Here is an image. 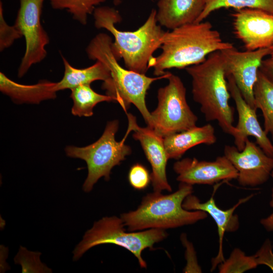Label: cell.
<instances>
[{
  "label": "cell",
  "instance_id": "cell-10",
  "mask_svg": "<svg viewBox=\"0 0 273 273\" xmlns=\"http://www.w3.org/2000/svg\"><path fill=\"white\" fill-rule=\"evenodd\" d=\"M272 51L273 46L244 52L237 50L234 47L220 51L226 76H232L245 101L256 110L253 95L254 86L263 59L270 55Z\"/></svg>",
  "mask_w": 273,
  "mask_h": 273
},
{
  "label": "cell",
  "instance_id": "cell-32",
  "mask_svg": "<svg viewBox=\"0 0 273 273\" xmlns=\"http://www.w3.org/2000/svg\"><path fill=\"white\" fill-rule=\"evenodd\" d=\"M151 1H155V0H151ZM122 2V0H113V3L114 4V5L115 6H118L119 5V4H121Z\"/></svg>",
  "mask_w": 273,
  "mask_h": 273
},
{
  "label": "cell",
  "instance_id": "cell-17",
  "mask_svg": "<svg viewBox=\"0 0 273 273\" xmlns=\"http://www.w3.org/2000/svg\"><path fill=\"white\" fill-rule=\"evenodd\" d=\"M205 0H158L156 18L170 30L195 23L202 12Z\"/></svg>",
  "mask_w": 273,
  "mask_h": 273
},
{
  "label": "cell",
  "instance_id": "cell-13",
  "mask_svg": "<svg viewBox=\"0 0 273 273\" xmlns=\"http://www.w3.org/2000/svg\"><path fill=\"white\" fill-rule=\"evenodd\" d=\"M177 180L191 185H213L221 181L237 179L238 172L224 156L212 161L185 158L175 162L173 166Z\"/></svg>",
  "mask_w": 273,
  "mask_h": 273
},
{
  "label": "cell",
  "instance_id": "cell-30",
  "mask_svg": "<svg viewBox=\"0 0 273 273\" xmlns=\"http://www.w3.org/2000/svg\"><path fill=\"white\" fill-rule=\"evenodd\" d=\"M271 177L273 179V171L271 174ZM270 206L273 209V187L271 189V200L269 202ZM261 225L267 232L273 231V211L267 217L262 218L260 221Z\"/></svg>",
  "mask_w": 273,
  "mask_h": 273
},
{
  "label": "cell",
  "instance_id": "cell-6",
  "mask_svg": "<svg viewBox=\"0 0 273 273\" xmlns=\"http://www.w3.org/2000/svg\"><path fill=\"white\" fill-rule=\"evenodd\" d=\"M121 218L116 216L103 217L94 222L81 241L73 250V260L77 261L89 249L96 246L112 244L125 248L137 258L141 268L147 267L142 256L147 248L153 249L154 244L165 239V230L150 229L140 231L127 232Z\"/></svg>",
  "mask_w": 273,
  "mask_h": 273
},
{
  "label": "cell",
  "instance_id": "cell-7",
  "mask_svg": "<svg viewBox=\"0 0 273 273\" xmlns=\"http://www.w3.org/2000/svg\"><path fill=\"white\" fill-rule=\"evenodd\" d=\"M118 127V120L109 121L101 136L94 143L83 147L73 146L66 147L65 151L67 156L81 159L86 163L88 172L82 186L84 192H90L102 177L108 180L112 169L120 165L131 154V149L125 142L132 129L128 125L124 136L117 142L115 134Z\"/></svg>",
  "mask_w": 273,
  "mask_h": 273
},
{
  "label": "cell",
  "instance_id": "cell-2",
  "mask_svg": "<svg viewBox=\"0 0 273 273\" xmlns=\"http://www.w3.org/2000/svg\"><path fill=\"white\" fill-rule=\"evenodd\" d=\"M93 15L95 27L105 29L113 35L111 49L116 58L118 61L122 59L127 69L145 74L166 32L157 24L156 10L152 9L145 23L132 31L117 29L116 24L122 18L113 8L97 7Z\"/></svg>",
  "mask_w": 273,
  "mask_h": 273
},
{
  "label": "cell",
  "instance_id": "cell-18",
  "mask_svg": "<svg viewBox=\"0 0 273 273\" xmlns=\"http://www.w3.org/2000/svg\"><path fill=\"white\" fill-rule=\"evenodd\" d=\"M0 90L16 103L35 104L56 98L58 92L56 82L43 80L34 84H20L11 80L2 72Z\"/></svg>",
  "mask_w": 273,
  "mask_h": 273
},
{
  "label": "cell",
  "instance_id": "cell-16",
  "mask_svg": "<svg viewBox=\"0 0 273 273\" xmlns=\"http://www.w3.org/2000/svg\"><path fill=\"white\" fill-rule=\"evenodd\" d=\"M253 196L254 194H251L239 199L235 205L226 210L221 209L217 206L213 195L207 201L201 202L198 197L190 194L183 201V207L184 209L188 210H201L206 212L211 216L217 225L219 247L217 255L211 260V271L225 260L223 253V240L225 233L234 232L239 229V217L237 214H234L235 210Z\"/></svg>",
  "mask_w": 273,
  "mask_h": 273
},
{
  "label": "cell",
  "instance_id": "cell-25",
  "mask_svg": "<svg viewBox=\"0 0 273 273\" xmlns=\"http://www.w3.org/2000/svg\"><path fill=\"white\" fill-rule=\"evenodd\" d=\"M257 266L254 255L247 256L237 248L233 250L227 259L218 265L220 273H242Z\"/></svg>",
  "mask_w": 273,
  "mask_h": 273
},
{
  "label": "cell",
  "instance_id": "cell-20",
  "mask_svg": "<svg viewBox=\"0 0 273 273\" xmlns=\"http://www.w3.org/2000/svg\"><path fill=\"white\" fill-rule=\"evenodd\" d=\"M64 66V75L60 81L56 82L57 91L66 89H71L84 84H90L96 80L105 81L110 76L108 67L99 61L93 65L82 69L73 67L68 61L62 56Z\"/></svg>",
  "mask_w": 273,
  "mask_h": 273
},
{
  "label": "cell",
  "instance_id": "cell-33",
  "mask_svg": "<svg viewBox=\"0 0 273 273\" xmlns=\"http://www.w3.org/2000/svg\"><path fill=\"white\" fill-rule=\"evenodd\" d=\"M270 57L273 58V51H272V52L271 53V54H270Z\"/></svg>",
  "mask_w": 273,
  "mask_h": 273
},
{
  "label": "cell",
  "instance_id": "cell-26",
  "mask_svg": "<svg viewBox=\"0 0 273 273\" xmlns=\"http://www.w3.org/2000/svg\"><path fill=\"white\" fill-rule=\"evenodd\" d=\"M39 252L29 251L23 247H20L14 259L15 263L22 266V272H50L52 270L40 261Z\"/></svg>",
  "mask_w": 273,
  "mask_h": 273
},
{
  "label": "cell",
  "instance_id": "cell-4",
  "mask_svg": "<svg viewBox=\"0 0 273 273\" xmlns=\"http://www.w3.org/2000/svg\"><path fill=\"white\" fill-rule=\"evenodd\" d=\"M185 69L192 78L193 100L200 105L206 120L216 121L224 132L232 135L235 131L234 109L229 102L231 95L220 52Z\"/></svg>",
  "mask_w": 273,
  "mask_h": 273
},
{
  "label": "cell",
  "instance_id": "cell-28",
  "mask_svg": "<svg viewBox=\"0 0 273 273\" xmlns=\"http://www.w3.org/2000/svg\"><path fill=\"white\" fill-rule=\"evenodd\" d=\"M128 179L130 185L139 191L145 189L151 181V174L146 167L140 163L133 165L130 168Z\"/></svg>",
  "mask_w": 273,
  "mask_h": 273
},
{
  "label": "cell",
  "instance_id": "cell-3",
  "mask_svg": "<svg viewBox=\"0 0 273 273\" xmlns=\"http://www.w3.org/2000/svg\"><path fill=\"white\" fill-rule=\"evenodd\" d=\"M111 37L108 34L100 33L90 41L86 52L88 58L104 63L110 71V78L103 81L102 88L107 95L119 104L126 113L131 104L139 110L147 126L153 128L151 113L146 103V96L151 84L156 80L167 78L170 73L150 77L122 67L114 55L112 49Z\"/></svg>",
  "mask_w": 273,
  "mask_h": 273
},
{
  "label": "cell",
  "instance_id": "cell-9",
  "mask_svg": "<svg viewBox=\"0 0 273 273\" xmlns=\"http://www.w3.org/2000/svg\"><path fill=\"white\" fill-rule=\"evenodd\" d=\"M44 0H20L14 25L25 40V51L18 70V76L23 77L34 64L47 56L46 46L49 37L40 22Z\"/></svg>",
  "mask_w": 273,
  "mask_h": 273
},
{
  "label": "cell",
  "instance_id": "cell-12",
  "mask_svg": "<svg viewBox=\"0 0 273 273\" xmlns=\"http://www.w3.org/2000/svg\"><path fill=\"white\" fill-rule=\"evenodd\" d=\"M234 31L247 51L273 46V14L244 8L233 14Z\"/></svg>",
  "mask_w": 273,
  "mask_h": 273
},
{
  "label": "cell",
  "instance_id": "cell-22",
  "mask_svg": "<svg viewBox=\"0 0 273 273\" xmlns=\"http://www.w3.org/2000/svg\"><path fill=\"white\" fill-rule=\"evenodd\" d=\"M70 98L73 102L71 113L79 117H90L94 108L102 102H113V98L94 91L90 84L80 85L71 89Z\"/></svg>",
  "mask_w": 273,
  "mask_h": 273
},
{
  "label": "cell",
  "instance_id": "cell-24",
  "mask_svg": "<svg viewBox=\"0 0 273 273\" xmlns=\"http://www.w3.org/2000/svg\"><path fill=\"white\" fill-rule=\"evenodd\" d=\"M106 0H49L54 9L66 10L73 18L82 25H86L89 15L93 13L96 7Z\"/></svg>",
  "mask_w": 273,
  "mask_h": 273
},
{
  "label": "cell",
  "instance_id": "cell-19",
  "mask_svg": "<svg viewBox=\"0 0 273 273\" xmlns=\"http://www.w3.org/2000/svg\"><path fill=\"white\" fill-rule=\"evenodd\" d=\"M163 141L168 158L178 160L192 147L202 144L213 145L217 138L213 126L207 124L166 136Z\"/></svg>",
  "mask_w": 273,
  "mask_h": 273
},
{
  "label": "cell",
  "instance_id": "cell-27",
  "mask_svg": "<svg viewBox=\"0 0 273 273\" xmlns=\"http://www.w3.org/2000/svg\"><path fill=\"white\" fill-rule=\"evenodd\" d=\"M22 36L18 29L9 25L5 20L2 2L0 3V51L11 47L14 42Z\"/></svg>",
  "mask_w": 273,
  "mask_h": 273
},
{
  "label": "cell",
  "instance_id": "cell-29",
  "mask_svg": "<svg viewBox=\"0 0 273 273\" xmlns=\"http://www.w3.org/2000/svg\"><path fill=\"white\" fill-rule=\"evenodd\" d=\"M273 245L269 239H267L260 249L254 254L256 263L258 265H265L273 272Z\"/></svg>",
  "mask_w": 273,
  "mask_h": 273
},
{
  "label": "cell",
  "instance_id": "cell-21",
  "mask_svg": "<svg viewBox=\"0 0 273 273\" xmlns=\"http://www.w3.org/2000/svg\"><path fill=\"white\" fill-rule=\"evenodd\" d=\"M257 109H259L264 118V130L271 135L273 142V81L260 69L253 88Z\"/></svg>",
  "mask_w": 273,
  "mask_h": 273
},
{
  "label": "cell",
  "instance_id": "cell-14",
  "mask_svg": "<svg viewBox=\"0 0 273 273\" xmlns=\"http://www.w3.org/2000/svg\"><path fill=\"white\" fill-rule=\"evenodd\" d=\"M128 125L133 131V138L138 141L143 148L151 168V182L154 192H162L166 190L171 192L172 189L166 176V168L169 159L165 151L163 138L148 126L142 127L138 125L136 118L132 114L126 113Z\"/></svg>",
  "mask_w": 273,
  "mask_h": 273
},
{
  "label": "cell",
  "instance_id": "cell-31",
  "mask_svg": "<svg viewBox=\"0 0 273 273\" xmlns=\"http://www.w3.org/2000/svg\"><path fill=\"white\" fill-rule=\"evenodd\" d=\"M259 69L273 81V58L263 59Z\"/></svg>",
  "mask_w": 273,
  "mask_h": 273
},
{
  "label": "cell",
  "instance_id": "cell-8",
  "mask_svg": "<svg viewBox=\"0 0 273 273\" xmlns=\"http://www.w3.org/2000/svg\"><path fill=\"white\" fill-rule=\"evenodd\" d=\"M168 83L158 90V105L151 113L153 129L161 136L196 126L197 116L189 106L186 88L177 75L170 73Z\"/></svg>",
  "mask_w": 273,
  "mask_h": 273
},
{
  "label": "cell",
  "instance_id": "cell-11",
  "mask_svg": "<svg viewBox=\"0 0 273 273\" xmlns=\"http://www.w3.org/2000/svg\"><path fill=\"white\" fill-rule=\"evenodd\" d=\"M224 155L237 170V179L241 186H260L271 177L273 171V157L267 155L249 138L246 140L242 151H239L235 146L225 145Z\"/></svg>",
  "mask_w": 273,
  "mask_h": 273
},
{
  "label": "cell",
  "instance_id": "cell-5",
  "mask_svg": "<svg viewBox=\"0 0 273 273\" xmlns=\"http://www.w3.org/2000/svg\"><path fill=\"white\" fill-rule=\"evenodd\" d=\"M193 192V186L184 183H180L177 190L170 194L154 191L143 198L136 210L123 213L120 217L128 230L132 232L165 230L194 224L206 218L208 214L183 208L185 199Z\"/></svg>",
  "mask_w": 273,
  "mask_h": 273
},
{
  "label": "cell",
  "instance_id": "cell-1",
  "mask_svg": "<svg viewBox=\"0 0 273 273\" xmlns=\"http://www.w3.org/2000/svg\"><path fill=\"white\" fill-rule=\"evenodd\" d=\"M233 47L222 40L209 22L184 25L165 32L160 47L162 52L151 60L149 68H153L155 75L162 76L168 69L198 64L211 53Z\"/></svg>",
  "mask_w": 273,
  "mask_h": 273
},
{
  "label": "cell",
  "instance_id": "cell-23",
  "mask_svg": "<svg viewBox=\"0 0 273 273\" xmlns=\"http://www.w3.org/2000/svg\"><path fill=\"white\" fill-rule=\"evenodd\" d=\"M229 8L256 9L273 14V0H205L204 8L195 23L203 21L213 11Z\"/></svg>",
  "mask_w": 273,
  "mask_h": 273
},
{
  "label": "cell",
  "instance_id": "cell-15",
  "mask_svg": "<svg viewBox=\"0 0 273 273\" xmlns=\"http://www.w3.org/2000/svg\"><path fill=\"white\" fill-rule=\"evenodd\" d=\"M229 90L233 99L238 114V121L232 136L235 146L242 151L249 136L255 139L256 143L269 156L273 157V144L267 134L261 127L257 118L256 109L252 108L244 100L231 75L226 76Z\"/></svg>",
  "mask_w": 273,
  "mask_h": 273
}]
</instances>
